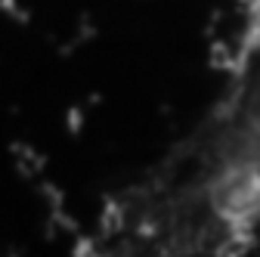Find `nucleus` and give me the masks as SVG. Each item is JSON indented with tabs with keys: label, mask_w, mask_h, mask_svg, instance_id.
Here are the masks:
<instances>
[{
	"label": "nucleus",
	"mask_w": 260,
	"mask_h": 257,
	"mask_svg": "<svg viewBox=\"0 0 260 257\" xmlns=\"http://www.w3.org/2000/svg\"><path fill=\"white\" fill-rule=\"evenodd\" d=\"M137 217L143 239L171 251L260 245V0H242L220 100Z\"/></svg>",
	"instance_id": "f257e3e1"
}]
</instances>
